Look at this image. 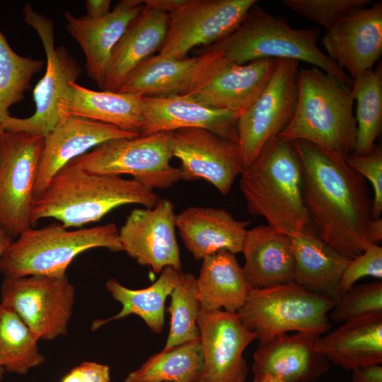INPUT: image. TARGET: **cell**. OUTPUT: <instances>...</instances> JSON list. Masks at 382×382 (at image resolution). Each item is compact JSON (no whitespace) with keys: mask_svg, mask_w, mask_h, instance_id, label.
Wrapping results in <instances>:
<instances>
[{"mask_svg":"<svg viewBox=\"0 0 382 382\" xmlns=\"http://www.w3.org/2000/svg\"><path fill=\"white\" fill-rule=\"evenodd\" d=\"M367 240L369 243L378 244L382 239V219H371L367 227Z\"/></svg>","mask_w":382,"mask_h":382,"instance_id":"obj_45","label":"cell"},{"mask_svg":"<svg viewBox=\"0 0 382 382\" xmlns=\"http://www.w3.org/2000/svg\"><path fill=\"white\" fill-rule=\"evenodd\" d=\"M38 339L10 307L0 303V366L23 375L42 364Z\"/></svg>","mask_w":382,"mask_h":382,"instance_id":"obj_34","label":"cell"},{"mask_svg":"<svg viewBox=\"0 0 382 382\" xmlns=\"http://www.w3.org/2000/svg\"><path fill=\"white\" fill-rule=\"evenodd\" d=\"M326 54L355 79L373 69L382 54V3L353 11L326 30L321 40Z\"/></svg>","mask_w":382,"mask_h":382,"instance_id":"obj_18","label":"cell"},{"mask_svg":"<svg viewBox=\"0 0 382 382\" xmlns=\"http://www.w3.org/2000/svg\"><path fill=\"white\" fill-rule=\"evenodd\" d=\"M382 313V282L354 284L341 294L330 311L336 323Z\"/></svg>","mask_w":382,"mask_h":382,"instance_id":"obj_37","label":"cell"},{"mask_svg":"<svg viewBox=\"0 0 382 382\" xmlns=\"http://www.w3.org/2000/svg\"><path fill=\"white\" fill-rule=\"evenodd\" d=\"M226 64L221 52L214 49L183 59L153 55L129 75L118 92L146 97L186 96L207 83Z\"/></svg>","mask_w":382,"mask_h":382,"instance_id":"obj_16","label":"cell"},{"mask_svg":"<svg viewBox=\"0 0 382 382\" xmlns=\"http://www.w3.org/2000/svg\"><path fill=\"white\" fill-rule=\"evenodd\" d=\"M299 72V62L279 59L264 91L240 115L237 122L238 144L245 167L291 122L297 103Z\"/></svg>","mask_w":382,"mask_h":382,"instance_id":"obj_12","label":"cell"},{"mask_svg":"<svg viewBox=\"0 0 382 382\" xmlns=\"http://www.w3.org/2000/svg\"><path fill=\"white\" fill-rule=\"evenodd\" d=\"M253 382H290L279 376L270 374H263L254 375Z\"/></svg>","mask_w":382,"mask_h":382,"instance_id":"obj_46","label":"cell"},{"mask_svg":"<svg viewBox=\"0 0 382 382\" xmlns=\"http://www.w3.org/2000/svg\"><path fill=\"white\" fill-rule=\"evenodd\" d=\"M173 132H161L103 142L70 162L90 173L129 175L146 187L165 189L180 180L170 164Z\"/></svg>","mask_w":382,"mask_h":382,"instance_id":"obj_8","label":"cell"},{"mask_svg":"<svg viewBox=\"0 0 382 382\" xmlns=\"http://www.w3.org/2000/svg\"><path fill=\"white\" fill-rule=\"evenodd\" d=\"M180 272L181 270L166 267L154 283L141 289H129L115 279L108 280L105 288L114 299L121 303L122 309L110 318L94 320L91 330L95 331L112 320L135 314L142 318L153 332L160 333L165 324L166 299L173 291Z\"/></svg>","mask_w":382,"mask_h":382,"instance_id":"obj_31","label":"cell"},{"mask_svg":"<svg viewBox=\"0 0 382 382\" xmlns=\"http://www.w3.org/2000/svg\"><path fill=\"white\" fill-rule=\"evenodd\" d=\"M365 277L382 278V248L378 244H368L361 254L349 260L338 285L339 296Z\"/></svg>","mask_w":382,"mask_h":382,"instance_id":"obj_39","label":"cell"},{"mask_svg":"<svg viewBox=\"0 0 382 382\" xmlns=\"http://www.w3.org/2000/svg\"><path fill=\"white\" fill-rule=\"evenodd\" d=\"M109 366L96 361H84L73 368L60 382H110Z\"/></svg>","mask_w":382,"mask_h":382,"instance_id":"obj_41","label":"cell"},{"mask_svg":"<svg viewBox=\"0 0 382 382\" xmlns=\"http://www.w3.org/2000/svg\"><path fill=\"white\" fill-rule=\"evenodd\" d=\"M23 21L41 40L47 58L43 77L33 89L35 112L26 118L8 117L4 132H24L46 137L61 117L60 108L71 94V84L79 78L81 69L76 59L64 47L54 46L52 18L35 11L29 3L23 8Z\"/></svg>","mask_w":382,"mask_h":382,"instance_id":"obj_9","label":"cell"},{"mask_svg":"<svg viewBox=\"0 0 382 382\" xmlns=\"http://www.w3.org/2000/svg\"><path fill=\"white\" fill-rule=\"evenodd\" d=\"M170 296L168 311L170 314V326L161 351L199 337L197 319L202 306L197 296L196 277L181 271Z\"/></svg>","mask_w":382,"mask_h":382,"instance_id":"obj_36","label":"cell"},{"mask_svg":"<svg viewBox=\"0 0 382 382\" xmlns=\"http://www.w3.org/2000/svg\"><path fill=\"white\" fill-rule=\"evenodd\" d=\"M352 382H382V366L369 364L352 370Z\"/></svg>","mask_w":382,"mask_h":382,"instance_id":"obj_42","label":"cell"},{"mask_svg":"<svg viewBox=\"0 0 382 382\" xmlns=\"http://www.w3.org/2000/svg\"><path fill=\"white\" fill-rule=\"evenodd\" d=\"M60 112L88 119L140 134L142 126V96L135 93L94 91L76 82Z\"/></svg>","mask_w":382,"mask_h":382,"instance_id":"obj_30","label":"cell"},{"mask_svg":"<svg viewBox=\"0 0 382 382\" xmlns=\"http://www.w3.org/2000/svg\"><path fill=\"white\" fill-rule=\"evenodd\" d=\"M353 102L349 84L317 67L301 69L294 116L279 136L307 141L331 157L346 160L356 141Z\"/></svg>","mask_w":382,"mask_h":382,"instance_id":"obj_3","label":"cell"},{"mask_svg":"<svg viewBox=\"0 0 382 382\" xmlns=\"http://www.w3.org/2000/svg\"><path fill=\"white\" fill-rule=\"evenodd\" d=\"M202 368L199 337L151 356L124 382H197Z\"/></svg>","mask_w":382,"mask_h":382,"instance_id":"obj_32","label":"cell"},{"mask_svg":"<svg viewBox=\"0 0 382 382\" xmlns=\"http://www.w3.org/2000/svg\"><path fill=\"white\" fill-rule=\"evenodd\" d=\"M282 3L328 30L348 13L371 2L369 0H283Z\"/></svg>","mask_w":382,"mask_h":382,"instance_id":"obj_38","label":"cell"},{"mask_svg":"<svg viewBox=\"0 0 382 382\" xmlns=\"http://www.w3.org/2000/svg\"><path fill=\"white\" fill-rule=\"evenodd\" d=\"M44 137L0 134V228L13 238L32 226L35 187Z\"/></svg>","mask_w":382,"mask_h":382,"instance_id":"obj_10","label":"cell"},{"mask_svg":"<svg viewBox=\"0 0 382 382\" xmlns=\"http://www.w3.org/2000/svg\"><path fill=\"white\" fill-rule=\"evenodd\" d=\"M352 96L357 100V134L353 154L371 152L382 125V65L368 70L352 81Z\"/></svg>","mask_w":382,"mask_h":382,"instance_id":"obj_33","label":"cell"},{"mask_svg":"<svg viewBox=\"0 0 382 382\" xmlns=\"http://www.w3.org/2000/svg\"><path fill=\"white\" fill-rule=\"evenodd\" d=\"M316 350L344 370L382 362V313L342 323L319 337Z\"/></svg>","mask_w":382,"mask_h":382,"instance_id":"obj_27","label":"cell"},{"mask_svg":"<svg viewBox=\"0 0 382 382\" xmlns=\"http://www.w3.org/2000/svg\"><path fill=\"white\" fill-rule=\"evenodd\" d=\"M1 303L13 309L38 340L66 335L75 289L66 275L4 277Z\"/></svg>","mask_w":382,"mask_h":382,"instance_id":"obj_11","label":"cell"},{"mask_svg":"<svg viewBox=\"0 0 382 382\" xmlns=\"http://www.w3.org/2000/svg\"><path fill=\"white\" fill-rule=\"evenodd\" d=\"M249 224L236 219L224 209L214 207H190L175 216L180 238L197 260L221 250L241 253Z\"/></svg>","mask_w":382,"mask_h":382,"instance_id":"obj_23","label":"cell"},{"mask_svg":"<svg viewBox=\"0 0 382 382\" xmlns=\"http://www.w3.org/2000/svg\"><path fill=\"white\" fill-rule=\"evenodd\" d=\"M4 371L5 370L1 366H0V381L3 379Z\"/></svg>","mask_w":382,"mask_h":382,"instance_id":"obj_48","label":"cell"},{"mask_svg":"<svg viewBox=\"0 0 382 382\" xmlns=\"http://www.w3.org/2000/svg\"><path fill=\"white\" fill-rule=\"evenodd\" d=\"M257 2L186 0L180 8L169 14L166 36L157 54L165 58L183 59L197 46H211L218 42L241 24Z\"/></svg>","mask_w":382,"mask_h":382,"instance_id":"obj_13","label":"cell"},{"mask_svg":"<svg viewBox=\"0 0 382 382\" xmlns=\"http://www.w3.org/2000/svg\"><path fill=\"white\" fill-rule=\"evenodd\" d=\"M186 0H144L146 6L165 12L168 15L180 8Z\"/></svg>","mask_w":382,"mask_h":382,"instance_id":"obj_44","label":"cell"},{"mask_svg":"<svg viewBox=\"0 0 382 382\" xmlns=\"http://www.w3.org/2000/svg\"><path fill=\"white\" fill-rule=\"evenodd\" d=\"M320 336L285 332L258 345L253 355V374H273L290 382L317 381L330 369L328 359L316 349Z\"/></svg>","mask_w":382,"mask_h":382,"instance_id":"obj_22","label":"cell"},{"mask_svg":"<svg viewBox=\"0 0 382 382\" xmlns=\"http://www.w3.org/2000/svg\"><path fill=\"white\" fill-rule=\"evenodd\" d=\"M139 135L111 125L62 114L53 129L44 137L35 187V200L50 180L77 157L107 141Z\"/></svg>","mask_w":382,"mask_h":382,"instance_id":"obj_19","label":"cell"},{"mask_svg":"<svg viewBox=\"0 0 382 382\" xmlns=\"http://www.w3.org/2000/svg\"><path fill=\"white\" fill-rule=\"evenodd\" d=\"M302 170V190L310 225L342 256L352 260L369 244L372 201L365 178L346 160L328 156L311 143L293 141Z\"/></svg>","mask_w":382,"mask_h":382,"instance_id":"obj_1","label":"cell"},{"mask_svg":"<svg viewBox=\"0 0 382 382\" xmlns=\"http://www.w3.org/2000/svg\"><path fill=\"white\" fill-rule=\"evenodd\" d=\"M349 166L369 180L374 190L371 219L381 218L382 213V149L375 146L371 152L365 156L350 154L346 159Z\"/></svg>","mask_w":382,"mask_h":382,"instance_id":"obj_40","label":"cell"},{"mask_svg":"<svg viewBox=\"0 0 382 382\" xmlns=\"http://www.w3.org/2000/svg\"><path fill=\"white\" fill-rule=\"evenodd\" d=\"M241 113L212 108L187 96H142L140 135L194 127L238 143L237 122Z\"/></svg>","mask_w":382,"mask_h":382,"instance_id":"obj_21","label":"cell"},{"mask_svg":"<svg viewBox=\"0 0 382 382\" xmlns=\"http://www.w3.org/2000/svg\"><path fill=\"white\" fill-rule=\"evenodd\" d=\"M247 209L269 226L290 235L310 226L302 190V170L293 141H268L241 175Z\"/></svg>","mask_w":382,"mask_h":382,"instance_id":"obj_4","label":"cell"},{"mask_svg":"<svg viewBox=\"0 0 382 382\" xmlns=\"http://www.w3.org/2000/svg\"><path fill=\"white\" fill-rule=\"evenodd\" d=\"M159 197L134 179L83 170L71 163L62 168L35 199L32 224L53 218L66 228L96 222L125 204L154 207Z\"/></svg>","mask_w":382,"mask_h":382,"instance_id":"obj_2","label":"cell"},{"mask_svg":"<svg viewBox=\"0 0 382 382\" xmlns=\"http://www.w3.org/2000/svg\"><path fill=\"white\" fill-rule=\"evenodd\" d=\"M242 267L252 289L294 281L295 257L291 237L268 225L248 230L242 252Z\"/></svg>","mask_w":382,"mask_h":382,"instance_id":"obj_25","label":"cell"},{"mask_svg":"<svg viewBox=\"0 0 382 382\" xmlns=\"http://www.w3.org/2000/svg\"><path fill=\"white\" fill-rule=\"evenodd\" d=\"M13 240L9 234L0 228V258Z\"/></svg>","mask_w":382,"mask_h":382,"instance_id":"obj_47","label":"cell"},{"mask_svg":"<svg viewBox=\"0 0 382 382\" xmlns=\"http://www.w3.org/2000/svg\"><path fill=\"white\" fill-rule=\"evenodd\" d=\"M45 64L42 59L15 52L0 30V134L4 122L11 115L10 107L24 98L31 79Z\"/></svg>","mask_w":382,"mask_h":382,"instance_id":"obj_35","label":"cell"},{"mask_svg":"<svg viewBox=\"0 0 382 382\" xmlns=\"http://www.w3.org/2000/svg\"><path fill=\"white\" fill-rule=\"evenodd\" d=\"M202 308L237 313L252 290L235 254L221 250L202 259L196 277Z\"/></svg>","mask_w":382,"mask_h":382,"instance_id":"obj_29","label":"cell"},{"mask_svg":"<svg viewBox=\"0 0 382 382\" xmlns=\"http://www.w3.org/2000/svg\"><path fill=\"white\" fill-rule=\"evenodd\" d=\"M175 216L174 205L167 199L151 208L133 209L119 230L122 251L155 273L166 267L181 270Z\"/></svg>","mask_w":382,"mask_h":382,"instance_id":"obj_17","label":"cell"},{"mask_svg":"<svg viewBox=\"0 0 382 382\" xmlns=\"http://www.w3.org/2000/svg\"><path fill=\"white\" fill-rule=\"evenodd\" d=\"M98 248L122 251L115 224L76 230H69L61 223L30 227L6 248L0 258V272L6 277L64 276L76 256Z\"/></svg>","mask_w":382,"mask_h":382,"instance_id":"obj_6","label":"cell"},{"mask_svg":"<svg viewBox=\"0 0 382 382\" xmlns=\"http://www.w3.org/2000/svg\"><path fill=\"white\" fill-rule=\"evenodd\" d=\"M294 257V282L305 289L334 301L349 260L324 242L309 226L290 235Z\"/></svg>","mask_w":382,"mask_h":382,"instance_id":"obj_28","label":"cell"},{"mask_svg":"<svg viewBox=\"0 0 382 382\" xmlns=\"http://www.w3.org/2000/svg\"><path fill=\"white\" fill-rule=\"evenodd\" d=\"M110 0H88L86 3V16L91 19L102 18L110 12Z\"/></svg>","mask_w":382,"mask_h":382,"instance_id":"obj_43","label":"cell"},{"mask_svg":"<svg viewBox=\"0 0 382 382\" xmlns=\"http://www.w3.org/2000/svg\"><path fill=\"white\" fill-rule=\"evenodd\" d=\"M197 324L202 354L197 382H245L248 367L243 352L255 334L237 313L201 307Z\"/></svg>","mask_w":382,"mask_h":382,"instance_id":"obj_14","label":"cell"},{"mask_svg":"<svg viewBox=\"0 0 382 382\" xmlns=\"http://www.w3.org/2000/svg\"><path fill=\"white\" fill-rule=\"evenodd\" d=\"M144 7L141 0H120L100 18H76L69 11L64 13L67 32L84 53L87 74L102 91L112 52Z\"/></svg>","mask_w":382,"mask_h":382,"instance_id":"obj_20","label":"cell"},{"mask_svg":"<svg viewBox=\"0 0 382 382\" xmlns=\"http://www.w3.org/2000/svg\"><path fill=\"white\" fill-rule=\"evenodd\" d=\"M173 156L180 161V180L203 179L227 195L245 166L237 142L202 128L172 133Z\"/></svg>","mask_w":382,"mask_h":382,"instance_id":"obj_15","label":"cell"},{"mask_svg":"<svg viewBox=\"0 0 382 382\" xmlns=\"http://www.w3.org/2000/svg\"><path fill=\"white\" fill-rule=\"evenodd\" d=\"M168 21V13L144 4L112 52L103 91L118 92L129 75L159 50L166 36Z\"/></svg>","mask_w":382,"mask_h":382,"instance_id":"obj_26","label":"cell"},{"mask_svg":"<svg viewBox=\"0 0 382 382\" xmlns=\"http://www.w3.org/2000/svg\"><path fill=\"white\" fill-rule=\"evenodd\" d=\"M278 59L224 66L207 83L187 97L207 107L243 112L262 93L271 79Z\"/></svg>","mask_w":382,"mask_h":382,"instance_id":"obj_24","label":"cell"},{"mask_svg":"<svg viewBox=\"0 0 382 382\" xmlns=\"http://www.w3.org/2000/svg\"><path fill=\"white\" fill-rule=\"evenodd\" d=\"M335 303L332 299L292 282L252 289L237 313L262 345L291 331L326 333L331 326L328 315Z\"/></svg>","mask_w":382,"mask_h":382,"instance_id":"obj_7","label":"cell"},{"mask_svg":"<svg viewBox=\"0 0 382 382\" xmlns=\"http://www.w3.org/2000/svg\"><path fill=\"white\" fill-rule=\"evenodd\" d=\"M319 29H295L283 18L257 5L228 36L206 49L219 50L228 64L241 65L263 59H286L312 64L347 84L352 79L318 45Z\"/></svg>","mask_w":382,"mask_h":382,"instance_id":"obj_5","label":"cell"}]
</instances>
